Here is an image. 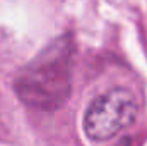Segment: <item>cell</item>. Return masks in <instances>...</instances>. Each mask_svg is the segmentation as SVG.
I'll return each mask as SVG.
<instances>
[{
  "label": "cell",
  "mask_w": 147,
  "mask_h": 146,
  "mask_svg": "<svg viewBox=\"0 0 147 146\" xmlns=\"http://www.w3.org/2000/svg\"><path fill=\"white\" fill-rule=\"evenodd\" d=\"M75 43L70 35H62L48 43L31 59L14 79L17 98L38 110L51 112L65 105L72 91Z\"/></svg>",
  "instance_id": "6da1fadb"
},
{
  "label": "cell",
  "mask_w": 147,
  "mask_h": 146,
  "mask_svg": "<svg viewBox=\"0 0 147 146\" xmlns=\"http://www.w3.org/2000/svg\"><path fill=\"white\" fill-rule=\"evenodd\" d=\"M139 113L135 95L127 88H113L98 96L86 110L84 132L92 141H108L130 127Z\"/></svg>",
  "instance_id": "7a4b0ae2"
}]
</instances>
